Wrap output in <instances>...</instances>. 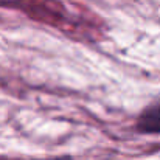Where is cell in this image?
Returning a JSON list of instances; mask_svg holds the SVG:
<instances>
[{"instance_id":"obj_1","label":"cell","mask_w":160,"mask_h":160,"mask_svg":"<svg viewBox=\"0 0 160 160\" xmlns=\"http://www.w3.org/2000/svg\"><path fill=\"white\" fill-rule=\"evenodd\" d=\"M135 128L142 134H160V101H156L142 110Z\"/></svg>"}]
</instances>
